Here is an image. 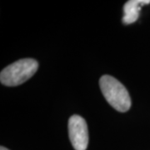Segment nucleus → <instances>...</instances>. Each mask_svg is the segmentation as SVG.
<instances>
[{
    "label": "nucleus",
    "mask_w": 150,
    "mask_h": 150,
    "mask_svg": "<svg viewBox=\"0 0 150 150\" xmlns=\"http://www.w3.org/2000/svg\"><path fill=\"white\" fill-rule=\"evenodd\" d=\"M99 85L107 102L118 112H127L131 108V98L127 88L110 75H103Z\"/></svg>",
    "instance_id": "nucleus-1"
},
{
    "label": "nucleus",
    "mask_w": 150,
    "mask_h": 150,
    "mask_svg": "<svg viewBox=\"0 0 150 150\" xmlns=\"http://www.w3.org/2000/svg\"><path fill=\"white\" fill-rule=\"evenodd\" d=\"M38 64L35 59H20L8 65L0 74L1 83L5 86L20 85L37 72Z\"/></svg>",
    "instance_id": "nucleus-2"
},
{
    "label": "nucleus",
    "mask_w": 150,
    "mask_h": 150,
    "mask_svg": "<svg viewBox=\"0 0 150 150\" xmlns=\"http://www.w3.org/2000/svg\"><path fill=\"white\" fill-rule=\"evenodd\" d=\"M69 139L75 150H86L88 144V131L85 119L73 115L69 120Z\"/></svg>",
    "instance_id": "nucleus-3"
},
{
    "label": "nucleus",
    "mask_w": 150,
    "mask_h": 150,
    "mask_svg": "<svg viewBox=\"0 0 150 150\" xmlns=\"http://www.w3.org/2000/svg\"><path fill=\"white\" fill-rule=\"evenodd\" d=\"M150 0H129L123 6V22L125 24H131L136 22L139 16L141 7L149 4Z\"/></svg>",
    "instance_id": "nucleus-4"
},
{
    "label": "nucleus",
    "mask_w": 150,
    "mask_h": 150,
    "mask_svg": "<svg viewBox=\"0 0 150 150\" xmlns=\"http://www.w3.org/2000/svg\"><path fill=\"white\" fill-rule=\"evenodd\" d=\"M0 150H9V149H8L7 148L4 147V146H1V148H0Z\"/></svg>",
    "instance_id": "nucleus-5"
}]
</instances>
